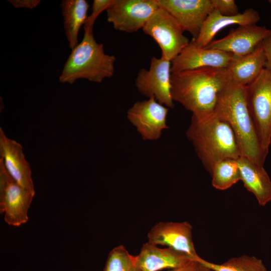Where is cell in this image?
I'll return each mask as SVG.
<instances>
[{"label":"cell","instance_id":"cell-3","mask_svg":"<svg viewBox=\"0 0 271 271\" xmlns=\"http://www.w3.org/2000/svg\"><path fill=\"white\" fill-rule=\"evenodd\" d=\"M186 136L210 173L217 162L225 159L237 160L241 156L230 125L214 114L204 118L192 115Z\"/></svg>","mask_w":271,"mask_h":271},{"label":"cell","instance_id":"cell-1","mask_svg":"<svg viewBox=\"0 0 271 271\" xmlns=\"http://www.w3.org/2000/svg\"><path fill=\"white\" fill-rule=\"evenodd\" d=\"M232 80L227 68L205 67L172 73V97L193 115L209 117L214 114L220 95Z\"/></svg>","mask_w":271,"mask_h":271},{"label":"cell","instance_id":"cell-24","mask_svg":"<svg viewBox=\"0 0 271 271\" xmlns=\"http://www.w3.org/2000/svg\"><path fill=\"white\" fill-rule=\"evenodd\" d=\"M113 0H94L92 7L91 15L88 17L84 24V31H92L94 22L98 16L112 3Z\"/></svg>","mask_w":271,"mask_h":271},{"label":"cell","instance_id":"cell-11","mask_svg":"<svg viewBox=\"0 0 271 271\" xmlns=\"http://www.w3.org/2000/svg\"><path fill=\"white\" fill-rule=\"evenodd\" d=\"M159 6L170 13L182 30L193 39L199 35L202 27L213 10L211 0H157Z\"/></svg>","mask_w":271,"mask_h":271},{"label":"cell","instance_id":"cell-22","mask_svg":"<svg viewBox=\"0 0 271 271\" xmlns=\"http://www.w3.org/2000/svg\"><path fill=\"white\" fill-rule=\"evenodd\" d=\"M198 262L212 271H268L260 259L247 255L232 257L222 264L212 263L202 258Z\"/></svg>","mask_w":271,"mask_h":271},{"label":"cell","instance_id":"cell-4","mask_svg":"<svg viewBox=\"0 0 271 271\" xmlns=\"http://www.w3.org/2000/svg\"><path fill=\"white\" fill-rule=\"evenodd\" d=\"M115 60L114 55L105 53L103 45L95 41L93 32L84 31L82 40L72 50L65 63L59 81L73 84L85 79L101 83L113 75Z\"/></svg>","mask_w":271,"mask_h":271},{"label":"cell","instance_id":"cell-25","mask_svg":"<svg viewBox=\"0 0 271 271\" xmlns=\"http://www.w3.org/2000/svg\"><path fill=\"white\" fill-rule=\"evenodd\" d=\"M214 10L226 16H235L239 14L238 9L234 0H211Z\"/></svg>","mask_w":271,"mask_h":271},{"label":"cell","instance_id":"cell-27","mask_svg":"<svg viewBox=\"0 0 271 271\" xmlns=\"http://www.w3.org/2000/svg\"><path fill=\"white\" fill-rule=\"evenodd\" d=\"M262 44L265 52L266 63L265 68L271 72V32L264 39Z\"/></svg>","mask_w":271,"mask_h":271},{"label":"cell","instance_id":"cell-20","mask_svg":"<svg viewBox=\"0 0 271 271\" xmlns=\"http://www.w3.org/2000/svg\"><path fill=\"white\" fill-rule=\"evenodd\" d=\"M60 7L65 36L72 50L78 44L79 32L88 17L89 5L85 0H63Z\"/></svg>","mask_w":271,"mask_h":271},{"label":"cell","instance_id":"cell-2","mask_svg":"<svg viewBox=\"0 0 271 271\" xmlns=\"http://www.w3.org/2000/svg\"><path fill=\"white\" fill-rule=\"evenodd\" d=\"M214 114L230 125L241 156L263 165L266 157L248 109L246 86L232 80L220 95Z\"/></svg>","mask_w":271,"mask_h":271},{"label":"cell","instance_id":"cell-31","mask_svg":"<svg viewBox=\"0 0 271 271\" xmlns=\"http://www.w3.org/2000/svg\"><path fill=\"white\" fill-rule=\"evenodd\" d=\"M268 2L271 4V0H269Z\"/></svg>","mask_w":271,"mask_h":271},{"label":"cell","instance_id":"cell-21","mask_svg":"<svg viewBox=\"0 0 271 271\" xmlns=\"http://www.w3.org/2000/svg\"><path fill=\"white\" fill-rule=\"evenodd\" d=\"M210 173L213 187L219 190L228 189L240 180L237 160L225 159L217 162Z\"/></svg>","mask_w":271,"mask_h":271},{"label":"cell","instance_id":"cell-8","mask_svg":"<svg viewBox=\"0 0 271 271\" xmlns=\"http://www.w3.org/2000/svg\"><path fill=\"white\" fill-rule=\"evenodd\" d=\"M171 61L153 57L148 70L141 69L136 79V86L143 95L154 97L169 108L174 107L171 95Z\"/></svg>","mask_w":271,"mask_h":271},{"label":"cell","instance_id":"cell-6","mask_svg":"<svg viewBox=\"0 0 271 271\" xmlns=\"http://www.w3.org/2000/svg\"><path fill=\"white\" fill-rule=\"evenodd\" d=\"M158 44L161 57L171 61L190 43L174 18L159 6L142 29Z\"/></svg>","mask_w":271,"mask_h":271},{"label":"cell","instance_id":"cell-17","mask_svg":"<svg viewBox=\"0 0 271 271\" xmlns=\"http://www.w3.org/2000/svg\"><path fill=\"white\" fill-rule=\"evenodd\" d=\"M260 19L258 12L252 8L232 16H223L213 9L205 21L197 38L192 39L191 42L197 47L205 48L223 28L233 25H256Z\"/></svg>","mask_w":271,"mask_h":271},{"label":"cell","instance_id":"cell-15","mask_svg":"<svg viewBox=\"0 0 271 271\" xmlns=\"http://www.w3.org/2000/svg\"><path fill=\"white\" fill-rule=\"evenodd\" d=\"M0 158L9 175L20 185L35 195L30 166L21 144L10 139L0 127Z\"/></svg>","mask_w":271,"mask_h":271},{"label":"cell","instance_id":"cell-18","mask_svg":"<svg viewBox=\"0 0 271 271\" xmlns=\"http://www.w3.org/2000/svg\"><path fill=\"white\" fill-rule=\"evenodd\" d=\"M237 163L245 188L254 195L260 206L266 205L271 201V180L263 165L244 156H240Z\"/></svg>","mask_w":271,"mask_h":271},{"label":"cell","instance_id":"cell-28","mask_svg":"<svg viewBox=\"0 0 271 271\" xmlns=\"http://www.w3.org/2000/svg\"><path fill=\"white\" fill-rule=\"evenodd\" d=\"M198 266V262L192 261L185 265L179 267L170 271H197Z\"/></svg>","mask_w":271,"mask_h":271},{"label":"cell","instance_id":"cell-9","mask_svg":"<svg viewBox=\"0 0 271 271\" xmlns=\"http://www.w3.org/2000/svg\"><path fill=\"white\" fill-rule=\"evenodd\" d=\"M159 7L157 0H113L106 10L107 21L117 31L134 33L143 29Z\"/></svg>","mask_w":271,"mask_h":271},{"label":"cell","instance_id":"cell-26","mask_svg":"<svg viewBox=\"0 0 271 271\" xmlns=\"http://www.w3.org/2000/svg\"><path fill=\"white\" fill-rule=\"evenodd\" d=\"M14 7L16 8H26L33 9L40 3L39 0H9Z\"/></svg>","mask_w":271,"mask_h":271},{"label":"cell","instance_id":"cell-16","mask_svg":"<svg viewBox=\"0 0 271 271\" xmlns=\"http://www.w3.org/2000/svg\"><path fill=\"white\" fill-rule=\"evenodd\" d=\"M192 261L194 260L184 253L170 247L161 248L149 242L143 245L139 254L135 256V266L141 271L175 269Z\"/></svg>","mask_w":271,"mask_h":271},{"label":"cell","instance_id":"cell-32","mask_svg":"<svg viewBox=\"0 0 271 271\" xmlns=\"http://www.w3.org/2000/svg\"><path fill=\"white\" fill-rule=\"evenodd\" d=\"M270 106H271V101H270Z\"/></svg>","mask_w":271,"mask_h":271},{"label":"cell","instance_id":"cell-10","mask_svg":"<svg viewBox=\"0 0 271 271\" xmlns=\"http://www.w3.org/2000/svg\"><path fill=\"white\" fill-rule=\"evenodd\" d=\"M169 108L153 97L135 102L127 110V117L146 141L159 140L162 131L169 128L167 118Z\"/></svg>","mask_w":271,"mask_h":271},{"label":"cell","instance_id":"cell-13","mask_svg":"<svg viewBox=\"0 0 271 271\" xmlns=\"http://www.w3.org/2000/svg\"><path fill=\"white\" fill-rule=\"evenodd\" d=\"M265 27L239 26L224 37L213 40L206 47L241 56L252 52L270 33Z\"/></svg>","mask_w":271,"mask_h":271},{"label":"cell","instance_id":"cell-5","mask_svg":"<svg viewBox=\"0 0 271 271\" xmlns=\"http://www.w3.org/2000/svg\"><path fill=\"white\" fill-rule=\"evenodd\" d=\"M246 90L249 113L266 157L271 144V72L264 68Z\"/></svg>","mask_w":271,"mask_h":271},{"label":"cell","instance_id":"cell-23","mask_svg":"<svg viewBox=\"0 0 271 271\" xmlns=\"http://www.w3.org/2000/svg\"><path fill=\"white\" fill-rule=\"evenodd\" d=\"M135 265V256L129 253L124 246L120 245L109 252L103 271H131Z\"/></svg>","mask_w":271,"mask_h":271},{"label":"cell","instance_id":"cell-30","mask_svg":"<svg viewBox=\"0 0 271 271\" xmlns=\"http://www.w3.org/2000/svg\"><path fill=\"white\" fill-rule=\"evenodd\" d=\"M131 271H141V270L134 265V266L132 268Z\"/></svg>","mask_w":271,"mask_h":271},{"label":"cell","instance_id":"cell-7","mask_svg":"<svg viewBox=\"0 0 271 271\" xmlns=\"http://www.w3.org/2000/svg\"><path fill=\"white\" fill-rule=\"evenodd\" d=\"M34 196L9 175L0 158V212L5 214V221L14 226L27 223Z\"/></svg>","mask_w":271,"mask_h":271},{"label":"cell","instance_id":"cell-29","mask_svg":"<svg viewBox=\"0 0 271 271\" xmlns=\"http://www.w3.org/2000/svg\"><path fill=\"white\" fill-rule=\"evenodd\" d=\"M197 271H212V270L210 269V268H208L207 267L204 266V265L198 262V266H197Z\"/></svg>","mask_w":271,"mask_h":271},{"label":"cell","instance_id":"cell-19","mask_svg":"<svg viewBox=\"0 0 271 271\" xmlns=\"http://www.w3.org/2000/svg\"><path fill=\"white\" fill-rule=\"evenodd\" d=\"M265 63L266 57L261 42L249 54L241 56L233 55L227 69L233 82L246 86L260 75Z\"/></svg>","mask_w":271,"mask_h":271},{"label":"cell","instance_id":"cell-12","mask_svg":"<svg viewBox=\"0 0 271 271\" xmlns=\"http://www.w3.org/2000/svg\"><path fill=\"white\" fill-rule=\"evenodd\" d=\"M148 242L155 245H166L184 253L194 261L200 257L196 252L192 238V226L188 222H160L148 233Z\"/></svg>","mask_w":271,"mask_h":271},{"label":"cell","instance_id":"cell-14","mask_svg":"<svg viewBox=\"0 0 271 271\" xmlns=\"http://www.w3.org/2000/svg\"><path fill=\"white\" fill-rule=\"evenodd\" d=\"M233 55L218 50L198 48L191 41L175 58L171 60L172 73L201 68H228Z\"/></svg>","mask_w":271,"mask_h":271}]
</instances>
